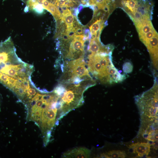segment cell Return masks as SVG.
Returning a JSON list of instances; mask_svg holds the SVG:
<instances>
[{"label": "cell", "instance_id": "obj_1", "mask_svg": "<svg viewBox=\"0 0 158 158\" xmlns=\"http://www.w3.org/2000/svg\"><path fill=\"white\" fill-rule=\"evenodd\" d=\"M37 93L24 104L27 120L32 121L40 129L43 139L50 138L51 132L62 118L59 97L54 92Z\"/></svg>", "mask_w": 158, "mask_h": 158}, {"label": "cell", "instance_id": "obj_2", "mask_svg": "<svg viewBox=\"0 0 158 158\" xmlns=\"http://www.w3.org/2000/svg\"><path fill=\"white\" fill-rule=\"evenodd\" d=\"M136 103L144 121L151 122L157 119L158 84L155 81L152 87L138 96Z\"/></svg>", "mask_w": 158, "mask_h": 158}, {"label": "cell", "instance_id": "obj_3", "mask_svg": "<svg viewBox=\"0 0 158 158\" xmlns=\"http://www.w3.org/2000/svg\"><path fill=\"white\" fill-rule=\"evenodd\" d=\"M71 37L72 41L66 57L71 59H78L82 57L84 53V43L86 37L82 35L73 34Z\"/></svg>", "mask_w": 158, "mask_h": 158}, {"label": "cell", "instance_id": "obj_4", "mask_svg": "<svg viewBox=\"0 0 158 158\" xmlns=\"http://www.w3.org/2000/svg\"><path fill=\"white\" fill-rule=\"evenodd\" d=\"M150 53L152 63L158 69V34L152 38L145 45Z\"/></svg>", "mask_w": 158, "mask_h": 158}, {"label": "cell", "instance_id": "obj_5", "mask_svg": "<svg viewBox=\"0 0 158 158\" xmlns=\"http://www.w3.org/2000/svg\"><path fill=\"white\" fill-rule=\"evenodd\" d=\"M91 151L84 147L75 148L65 152L63 157L88 158L90 157Z\"/></svg>", "mask_w": 158, "mask_h": 158}, {"label": "cell", "instance_id": "obj_6", "mask_svg": "<svg viewBox=\"0 0 158 158\" xmlns=\"http://www.w3.org/2000/svg\"><path fill=\"white\" fill-rule=\"evenodd\" d=\"M150 145L149 143L138 142L129 145V147L138 157H142L148 154L150 151Z\"/></svg>", "mask_w": 158, "mask_h": 158}, {"label": "cell", "instance_id": "obj_7", "mask_svg": "<svg viewBox=\"0 0 158 158\" xmlns=\"http://www.w3.org/2000/svg\"><path fill=\"white\" fill-rule=\"evenodd\" d=\"M60 19L64 22L66 25V29L65 35H68L72 32L74 23V17L71 11L67 8L62 10Z\"/></svg>", "mask_w": 158, "mask_h": 158}, {"label": "cell", "instance_id": "obj_8", "mask_svg": "<svg viewBox=\"0 0 158 158\" xmlns=\"http://www.w3.org/2000/svg\"><path fill=\"white\" fill-rule=\"evenodd\" d=\"M134 24L139 37L154 29L150 20H145Z\"/></svg>", "mask_w": 158, "mask_h": 158}, {"label": "cell", "instance_id": "obj_9", "mask_svg": "<svg viewBox=\"0 0 158 158\" xmlns=\"http://www.w3.org/2000/svg\"><path fill=\"white\" fill-rule=\"evenodd\" d=\"M104 23L103 20L100 18L89 27L92 37L99 39L101 32L104 27Z\"/></svg>", "mask_w": 158, "mask_h": 158}, {"label": "cell", "instance_id": "obj_10", "mask_svg": "<svg viewBox=\"0 0 158 158\" xmlns=\"http://www.w3.org/2000/svg\"><path fill=\"white\" fill-rule=\"evenodd\" d=\"M126 156V154L123 151L112 150L101 154L100 157L103 158H124Z\"/></svg>", "mask_w": 158, "mask_h": 158}, {"label": "cell", "instance_id": "obj_11", "mask_svg": "<svg viewBox=\"0 0 158 158\" xmlns=\"http://www.w3.org/2000/svg\"><path fill=\"white\" fill-rule=\"evenodd\" d=\"M45 9L50 12L56 20L60 19L61 16V12L58 8L53 4L50 2L49 6Z\"/></svg>", "mask_w": 158, "mask_h": 158}, {"label": "cell", "instance_id": "obj_12", "mask_svg": "<svg viewBox=\"0 0 158 158\" xmlns=\"http://www.w3.org/2000/svg\"><path fill=\"white\" fill-rule=\"evenodd\" d=\"M158 34L155 29L139 37L140 40L145 46L153 37Z\"/></svg>", "mask_w": 158, "mask_h": 158}, {"label": "cell", "instance_id": "obj_13", "mask_svg": "<svg viewBox=\"0 0 158 158\" xmlns=\"http://www.w3.org/2000/svg\"><path fill=\"white\" fill-rule=\"evenodd\" d=\"M133 69V66L132 63L129 61L125 62L123 66V70L126 73L131 72Z\"/></svg>", "mask_w": 158, "mask_h": 158}, {"label": "cell", "instance_id": "obj_14", "mask_svg": "<svg viewBox=\"0 0 158 158\" xmlns=\"http://www.w3.org/2000/svg\"></svg>", "mask_w": 158, "mask_h": 158}]
</instances>
